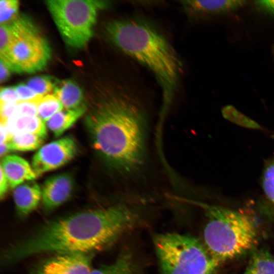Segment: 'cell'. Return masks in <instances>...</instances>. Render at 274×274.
Instances as JSON below:
<instances>
[{
    "instance_id": "obj_1",
    "label": "cell",
    "mask_w": 274,
    "mask_h": 274,
    "mask_svg": "<svg viewBox=\"0 0 274 274\" xmlns=\"http://www.w3.org/2000/svg\"><path fill=\"white\" fill-rule=\"evenodd\" d=\"M140 220L134 209L124 204L89 209L53 219L5 248L1 263L8 267L46 253L94 254L138 226Z\"/></svg>"
},
{
    "instance_id": "obj_2",
    "label": "cell",
    "mask_w": 274,
    "mask_h": 274,
    "mask_svg": "<svg viewBox=\"0 0 274 274\" xmlns=\"http://www.w3.org/2000/svg\"><path fill=\"white\" fill-rule=\"evenodd\" d=\"M135 92L127 84L108 92L86 117L94 149L125 172L139 168L146 155V121Z\"/></svg>"
},
{
    "instance_id": "obj_3",
    "label": "cell",
    "mask_w": 274,
    "mask_h": 274,
    "mask_svg": "<svg viewBox=\"0 0 274 274\" xmlns=\"http://www.w3.org/2000/svg\"><path fill=\"white\" fill-rule=\"evenodd\" d=\"M105 29L115 46L153 74L161 90L162 112H165L177 91L183 71L182 62L170 42L153 24L139 18L113 20Z\"/></svg>"
},
{
    "instance_id": "obj_4",
    "label": "cell",
    "mask_w": 274,
    "mask_h": 274,
    "mask_svg": "<svg viewBox=\"0 0 274 274\" xmlns=\"http://www.w3.org/2000/svg\"><path fill=\"white\" fill-rule=\"evenodd\" d=\"M189 202L204 211V245L220 264L245 254L256 245L257 228L247 214L219 206Z\"/></svg>"
},
{
    "instance_id": "obj_5",
    "label": "cell",
    "mask_w": 274,
    "mask_h": 274,
    "mask_svg": "<svg viewBox=\"0 0 274 274\" xmlns=\"http://www.w3.org/2000/svg\"><path fill=\"white\" fill-rule=\"evenodd\" d=\"M162 274H217L221 264L199 239L191 235L165 233L154 236Z\"/></svg>"
},
{
    "instance_id": "obj_6",
    "label": "cell",
    "mask_w": 274,
    "mask_h": 274,
    "mask_svg": "<svg viewBox=\"0 0 274 274\" xmlns=\"http://www.w3.org/2000/svg\"><path fill=\"white\" fill-rule=\"evenodd\" d=\"M47 8L66 44L84 48L92 36L97 13L109 3L94 0H48Z\"/></svg>"
},
{
    "instance_id": "obj_7",
    "label": "cell",
    "mask_w": 274,
    "mask_h": 274,
    "mask_svg": "<svg viewBox=\"0 0 274 274\" xmlns=\"http://www.w3.org/2000/svg\"><path fill=\"white\" fill-rule=\"evenodd\" d=\"M10 24L13 32L10 50L12 72L32 73L44 69L51 57L47 41L25 17H18Z\"/></svg>"
},
{
    "instance_id": "obj_8",
    "label": "cell",
    "mask_w": 274,
    "mask_h": 274,
    "mask_svg": "<svg viewBox=\"0 0 274 274\" xmlns=\"http://www.w3.org/2000/svg\"><path fill=\"white\" fill-rule=\"evenodd\" d=\"M77 151L75 140L70 136H64L39 149L32 157L31 166L38 177L66 164Z\"/></svg>"
},
{
    "instance_id": "obj_9",
    "label": "cell",
    "mask_w": 274,
    "mask_h": 274,
    "mask_svg": "<svg viewBox=\"0 0 274 274\" xmlns=\"http://www.w3.org/2000/svg\"><path fill=\"white\" fill-rule=\"evenodd\" d=\"M93 254H53L41 261L29 274H90Z\"/></svg>"
},
{
    "instance_id": "obj_10",
    "label": "cell",
    "mask_w": 274,
    "mask_h": 274,
    "mask_svg": "<svg viewBox=\"0 0 274 274\" xmlns=\"http://www.w3.org/2000/svg\"><path fill=\"white\" fill-rule=\"evenodd\" d=\"M74 187V179L69 173L57 174L46 179L41 188L42 202L45 211H52L67 201Z\"/></svg>"
},
{
    "instance_id": "obj_11",
    "label": "cell",
    "mask_w": 274,
    "mask_h": 274,
    "mask_svg": "<svg viewBox=\"0 0 274 274\" xmlns=\"http://www.w3.org/2000/svg\"><path fill=\"white\" fill-rule=\"evenodd\" d=\"M180 4L190 17L223 13L234 10L246 3L244 1H182Z\"/></svg>"
},
{
    "instance_id": "obj_12",
    "label": "cell",
    "mask_w": 274,
    "mask_h": 274,
    "mask_svg": "<svg viewBox=\"0 0 274 274\" xmlns=\"http://www.w3.org/2000/svg\"><path fill=\"white\" fill-rule=\"evenodd\" d=\"M13 200L17 215L24 218L30 214L42 201L41 188L36 182H25L14 189Z\"/></svg>"
},
{
    "instance_id": "obj_13",
    "label": "cell",
    "mask_w": 274,
    "mask_h": 274,
    "mask_svg": "<svg viewBox=\"0 0 274 274\" xmlns=\"http://www.w3.org/2000/svg\"><path fill=\"white\" fill-rule=\"evenodd\" d=\"M0 166L12 189L38 177L30 164L17 155H6L2 159Z\"/></svg>"
},
{
    "instance_id": "obj_14",
    "label": "cell",
    "mask_w": 274,
    "mask_h": 274,
    "mask_svg": "<svg viewBox=\"0 0 274 274\" xmlns=\"http://www.w3.org/2000/svg\"><path fill=\"white\" fill-rule=\"evenodd\" d=\"M90 274H142V272L132 253L126 249L113 262L92 269Z\"/></svg>"
},
{
    "instance_id": "obj_15",
    "label": "cell",
    "mask_w": 274,
    "mask_h": 274,
    "mask_svg": "<svg viewBox=\"0 0 274 274\" xmlns=\"http://www.w3.org/2000/svg\"><path fill=\"white\" fill-rule=\"evenodd\" d=\"M53 94L59 100L65 109L77 110L85 107L82 89L71 80L62 81L56 85Z\"/></svg>"
},
{
    "instance_id": "obj_16",
    "label": "cell",
    "mask_w": 274,
    "mask_h": 274,
    "mask_svg": "<svg viewBox=\"0 0 274 274\" xmlns=\"http://www.w3.org/2000/svg\"><path fill=\"white\" fill-rule=\"evenodd\" d=\"M10 136L19 133H30L46 138L47 127L45 123L38 116L14 115L6 124Z\"/></svg>"
},
{
    "instance_id": "obj_17",
    "label": "cell",
    "mask_w": 274,
    "mask_h": 274,
    "mask_svg": "<svg viewBox=\"0 0 274 274\" xmlns=\"http://www.w3.org/2000/svg\"><path fill=\"white\" fill-rule=\"evenodd\" d=\"M86 107L77 110L63 109L45 122L46 127L55 136H60L71 128L85 113Z\"/></svg>"
},
{
    "instance_id": "obj_18",
    "label": "cell",
    "mask_w": 274,
    "mask_h": 274,
    "mask_svg": "<svg viewBox=\"0 0 274 274\" xmlns=\"http://www.w3.org/2000/svg\"><path fill=\"white\" fill-rule=\"evenodd\" d=\"M243 274H274V256L266 248L255 250Z\"/></svg>"
},
{
    "instance_id": "obj_19",
    "label": "cell",
    "mask_w": 274,
    "mask_h": 274,
    "mask_svg": "<svg viewBox=\"0 0 274 274\" xmlns=\"http://www.w3.org/2000/svg\"><path fill=\"white\" fill-rule=\"evenodd\" d=\"M46 138L30 133H19L10 136L7 143L10 150L29 151L40 149Z\"/></svg>"
},
{
    "instance_id": "obj_20",
    "label": "cell",
    "mask_w": 274,
    "mask_h": 274,
    "mask_svg": "<svg viewBox=\"0 0 274 274\" xmlns=\"http://www.w3.org/2000/svg\"><path fill=\"white\" fill-rule=\"evenodd\" d=\"M63 109L61 102L54 94H48L44 96L39 101L37 116L45 123Z\"/></svg>"
},
{
    "instance_id": "obj_21",
    "label": "cell",
    "mask_w": 274,
    "mask_h": 274,
    "mask_svg": "<svg viewBox=\"0 0 274 274\" xmlns=\"http://www.w3.org/2000/svg\"><path fill=\"white\" fill-rule=\"evenodd\" d=\"M262 186L266 196L274 205V156L265 164L262 176Z\"/></svg>"
},
{
    "instance_id": "obj_22",
    "label": "cell",
    "mask_w": 274,
    "mask_h": 274,
    "mask_svg": "<svg viewBox=\"0 0 274 274\" xmlns=\"http://www.w3.org/2000/svg\"><path fill=\"white\" fill-rule=\"evenodd\" d=\"M222 114L225 118L239 126L252 129L261 128L257 122L246 116L231 106L224 107Z\"/></svg>"
},
{
    "instance_id": "obj_23",
    "label": "cell",
    "mask_w": 274,
    "mask_h": 274,
    "mask_svg": "<svg viewBox=\"0 0 274 274\" xmlns=\"http://www.w3.org/2000/svg\"><path fill=\"white\" fill-rule=\"evenodd\" d=\"M26 85L37 94L45 96L54 90L57 84L51 77L37 76L29 79Z\"/></svg>"
},
{
    "instance_id": "obj_24",
    "label": "cell",
    "mask_w": 274,
    "mask_h": 274,
    "mask_svg": "<svg viewBox=\"0 0 274 274\" xmlns=\"http://www.w3.org/2000/svg\"><path fill=\"white\" fill-rule=\"evenodd\" d=\"M19 2L17 0H1L0 2L1 24L12 22L17 17Z\"/></svg>"
},
{
    "instance_id": "obj_25",
    "label": "cell",
    "mask_w": 274,
    "mask_h": 274,
    "mask_svg": "<svg viewBox=\"0 0 274 274\" xmlns=\"http://www.w3.org/2000/svg\"><path fill=\"white\" fill-rule=\"evenodd\" d=\"M41 99L19 101L17 103L15 115L19 116H37L38 105Z\"/></svg>"
},
{
    "instance_id": "obj_26",
    "label": "cell",
    "mask_w": 274,
    "mask_h": 274,
    "mask_svg": "<svg viewBox=\"0 0 274 274\" xmlns=\"http://www.w3.org/2000/svg\"><path fill=\"white\" fill-rule=\"evenodd\" d=\"M15 88L19 101L40 99L44 96L37 94L26 84H20L15 86Z\"/></svg>"
},
{
    "instance_id": "obj_27",
    "label": "cell",
    "mask_w": 274,
    "mask_h": 274,
    "mask_svg": "<svg viewBox=\"0 0 274 274\" xmlns=\"http://www.w3.org/2000/svg\"><path fill=\"white\" fill-rule=\"evenodd\" d=\"M19 101L15 87H6L1 89L0 103L17 104Z\"/></svg>"
},
{
    "instance_id": "obj_28",
    "label": "cell",
    "mask_w": 274,
    "mask_h": 274,
    "mask_svg": "<svg viewBox=\"0 0 274 274\" xmlns=\"http://www.w3.org/2000/svg\"><path fill=\"white\" fill-rule=\"evenodd\" d=\"M17 105V104L0 103L1 123L7 124L9 119L15 114Z\"/></svg>"
},
{
    "instance_id": "obj_29",
    "label": "cell",
    "mask_w": 274,
    "mask_h": 274,
    "mask_svg": "<svg viewBox=\"0 0 274 274\" xmlns=\"http://www.w3.org/2000/svg\"><path fill=\"white\" fill-rule=\"evenodd\" d=\"M1 179H0V197L2 199L6 195L9 188L10 187L9 181L4 173L3 169L0 167Z\"/></svg>"
},
{
    "instance_id": "obj_30",
    "label": "cell",
    "mask_w": 274,
    "mask_h": 274,
    "mask_svg": "<svg viewBox=\"0 0 274 274\" xmlns=\"http://www.w3.org/2000/svg\"><path fill=\"white\" fill-rule=\"evenodd\" d=\"M10 68L2 61L0 60V81L5 82L9 77Z\"/></svg>"
},
{
    "instance_id": "obj_31",
    "label": "cell",
    "mask_w": 274,
    "mask_h": 274,
    "mask_svg": "<svg viewBox=\"0 0 274 274\" xmlns=\"http://www.w3.org/2000/svg\"><path fill=\"white\" fill-rule=\"evenodd\" d=\"M257 3L262 8L274 14V1H260Z\"/></svg>"
},
{
    "instance_id": "obj_32",
    "label": "cell",
    "mask_w": 274,
    "mask_h": 274,
    "mask_svg": "<svg viewBox=\"0 0 274 274\" xmlns=\"http://www.w3.org/2000/svg\"><path fill=\"white\" fill-rule=\"evenodd\" d=\"M1 127V144L3 143H5L7 142L8 140L9 137H10V133L9 132V130L8 129L7 126L6 124H4L1 123L0 125Z\"/></svg>"
},
{
    "instance_id": "obj_33",
    "label": "cell",
    "mask_w": 274,
    "mask_h": 274,
    "mask_svg": "<svg viewBox=\"0 0 274 274\" xmlns=\"http://www.w3.org/2000/svg\"><path fill=\"white\" fill-rule=\"evenodd\" d=\"M9 150L10 149L7 142L1 144V152H0L1 157H2L3 156H4V157H5L6 154H7V153L8 152Z\"/></svg>"
}]
</instances>
